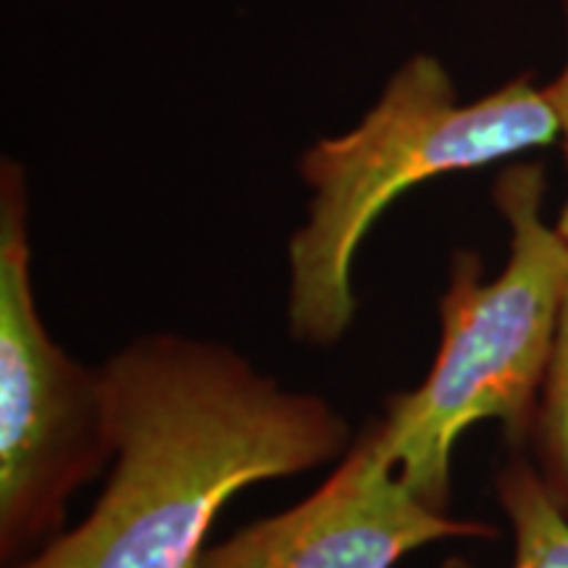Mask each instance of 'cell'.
Returning a JSON list of instances; mask_svg holds the SVG:
<instances>
[{"label": "cell", "instance_id": "2", "mask_svg": "<svg viewBox=\"0 0 568 568\" xmlns=\"http://www.w3.org/2000/svg\"><path fill=\"white\" fill-rule=\"evenodd\" d=\"M556 140L550 92L529 77L460 103L435 55L408 59L358 126L318 140L301 159L314 197L287 245V326L295 343L332 347L347 335L355 253L403 193Z\"/></svg>", "mask_w": 568, "mask_h": 568}, {"label": "cell", "instance_id": "4", "mask_svg": "<svg viewBox=\"0 0 568 568\" xmlns=\"http://www.w3.org/2000/svg\"><path fill=\"white\" fill-rule=\"evenodd\" d=\"M113 460L105 372L71 358L32 282L30 190L0 163V558L17 566L63 531L74 493Z\"/></svg>", "mask_w": 568, "mask_h": 568}, {"label": "cell", "instance_id": "1", "mask_svg": "<svg viewBox=\"0 0 568 568\" xmlns=\"http://www.w3.org/2000/svg\"><path fill=\"white\" fill-rule=\"evenodd\" d=\"M113 460L84 521L11 568H193L234 495L335 464L353 426L213 339L145 335L103 364Z\"/></svg>", "mask_w": 568, "mask_h": 568}, {"label": "cell", "instance_id": "7", "mask_svg": "<svg viewBox=\"0 0 568 568\" xmlns=\"http://www.w3.org/2000/svg\"><path fill=\"white\" fill-rule=\"evenodd\" d=\"M529 443L535 447L539 477L568 514V284L560 301L556 337Z\"/></svg>", "mask_w": 568, "mask_h": 568}, {"label": "cell", "instance_id": "5", "mask_svg": "<svg viewBox=\"0 0 568 568\" xmlns=\"http://www.w3.org/2000/svg\"><path fill=\"white\" fill-rule=\"evenodd\" d=\"M493 537V524L456 518L410 493L372 418L316 493L203 548L193 568H395L426 545Z\"/></svg>", "mask_w": 568, "mask_h": 568}, {"label": "cell", "instance_id": "8", "mask_svg": "<svg viewBox=\"0 0 568 568\" xmlns=\"http://www.w3.org/2000/svg\"><path fill=\"white\" fill-rule=\"evenodd\" d=\"M564 17H566V42H568V0H564ZM548 92H550L552 109H556V116H558V140H560V145H564L566 166H568V45H566L564 69H560V74L548 84ZM556 230L568 245V197H566L564 211H560V216L556 222Z\"/></svg>", "mask_w": 568, "mask_h": 568}, {"label": "cell", "instance_id": "6", "mask_svg": "<svg viewBox=\"0 0 568 568\" xmlns=\"http://www.w3.org/2000/svg\"><path fill=\"white\" fill-rule=\"evenodd\" d=\"M495 495L514 529L510 568H568V514L521 450L497 471ZM439 568L474 566L464 558H447Z\"/></svg>", "mask_w": 568, "mask_h": 568}, {"label": "cell", "instance_id": "3", "mask_svg": "<svg viewBox=\"0 0 568 568\" xmlns=\"http://www.w3.org/2000/svg\"><path fill=\"white\" fill-rule=\"evenodd\" d=\"M545 190L542 163L497 174L508 264L487 280L477 253H453L435 364L416 389L389 397L379 418L400 479L437 510H450L453 453L474 424L493 418L514 450L529 445L568 284V245L545 222Z\"/></svg>", "mask_w": 568, "mask_h": 568}]
</instances>
